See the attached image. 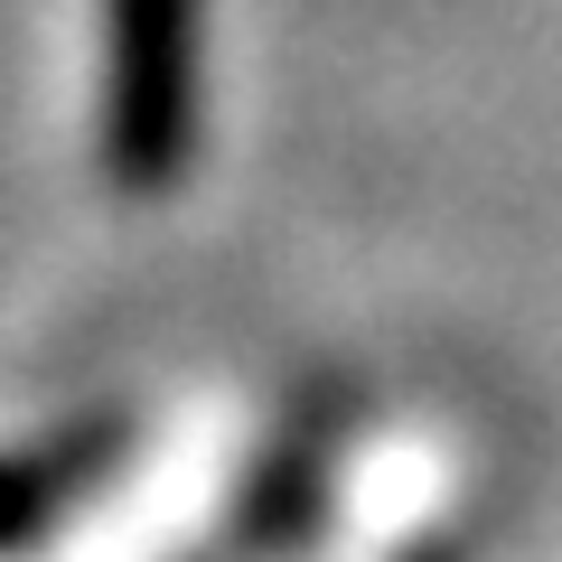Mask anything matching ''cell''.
Returning <instances> with one entry per match:
<instances>
[{
	"instance_id": "1",
	"label": "cell",
	"mask_w": 562,
	"mask_h": 562,
	"mask_svg": "<svg viewBox=\"0 0 562 562\" xmlns=\"http://www.w3.org/2000/svg\"><path fill=\"white\" fill-rule=\"evenodd\" d=\"M198 132V0H113L103 150L122 188H169Z\"/></svg>"
}]
</instances>
